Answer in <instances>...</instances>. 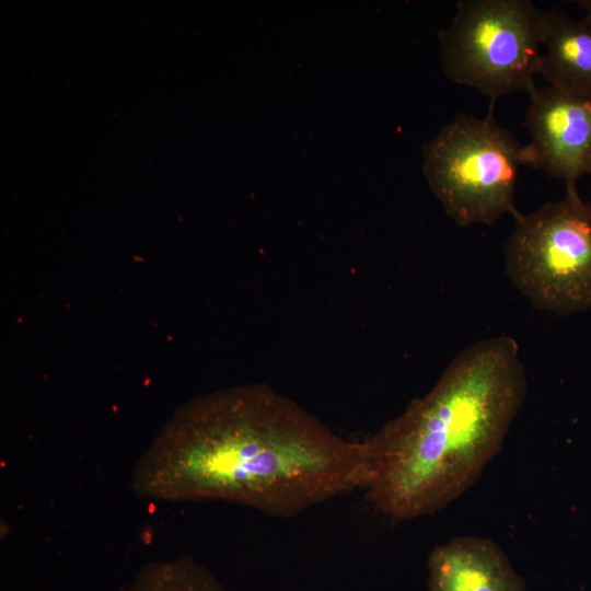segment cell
I'll return each mask as SVG.
<instances>
[{
	"mask_svg": "<svg viewBox=\"0 0 591 591\" xmlns=\"http://www.w3.org/2000/svg\"><path fill=\"white\" fill-rule=\"evenodd\" d=\"M577 3L586 12V18L591 21V0H580Z\"/></svg>",
	"mask_w": 591,
	"mask_h": 591,
	"instance_id": "obj_10",
	"label": "cell"
},
{
	"mask_svg": "<svg viewBox=\"0 0 591 591\" xmlns=\"http://www.w3.org/2000/svg\"><path fill=\"white\" fill-rule=\"evenodd\" d=\"M525 395L515 339L500 335L463 348L426 395L364 440L363 489L373 507L407 520L455 501L500 452Z\"/></svg>",
	"mask_w": 591,
	"mask_h": 591,
	"instance_id": "obj_2",
	"label": "cell"
},
{
	"mask_svg": "<svg viewBox=\"0 0 591 591\" xmlns=\"http://www.w3.org/2000/svg\"><path fill=\"white\" fill-rule=\"evenodd\" d=\"M505 252L506 273L537 310H591V204L577 189L529 213L518 212Z\"/></svg>",
	"mask_w": 591,
	"mask_h": 591,
	"instance_id": "obj_4",
	"label": "cell"
},
{
	"mask_svg": "<svg viewBox=\"0 0 591 591\" xmlns=\"http://www.w3.org/2000/svg\"><path fill=\"white\" fill-rule=\"evenodd\" d=\"M540 73L551 86L591 100V21L542 11Z\"/></svg>",
	"mask_w": 591,
	"mask_h": 591,
	"instance_id": "obj_8",
	"label": "cell"
},
{
	"mask_svg": "<svg viewBox=\"0 0 591 591\" xmlns=\"http://www.w3.org/2000/svg\"><path fill=\"white\" fill-rule=\"evenodd\" d=\"M127 591H228L207 568L192 559L152 563L134 578Z\"/></svg>",
	"mask_w": 591,
	"mask_h": 591,
	"instance_id": "obj_9",
	"label": "cell"
},
{
	"mask_svg": "<svg viewBox=\"0 0 591 591\" xmlns=\"http://www.w3.org/2000/svg\"><path fill=\"white\" fill-rule=\"evenodd\" d=\"M427 570L428 591H526L501 547L486 537L461 535L434 546Z\"/></svg>",
	"mask_w": 591,
	"mask_h": 591,
	"instance_id": "obj_7",
	"label": "cell"
},
{
	"mask_svg": "<svg viewBox=\"0 0 591 591\" xmlns=\"http://www.w3.org/2000/svg\"><path fill=\"white\" fill-rule=\"evenodd\" d=\"M528 165L525 144L484 117L456 115L424 146V173L447 215L460 227L490 224L518 213L514 189Z\"/></svg>",
	"mask_w": 591,
	"mask_h": 591,
	"instance_id": "obj_3",
	"label": "cell"
},
{
	"mask_svg": "<svg viewBox=\"0 0 591 591\" xmlns=\"http://www.w3.org/2000/svg\"><path fill=\"white\" fill-rule=\"evenodd\" d=\"M529 96L528 165L577 189L578 179L591 174V100L551 85L535 88Z\"/></svg>",
	"mask_w": 591,
	"mask_h": 591,
	"instance_id": "obj_6",
	"label": "cell"
},
{
	"mask_svg": "<svg viewBox=\"0 0 591 591\" xmlns=\"http://www.w3.org/2000/svg\"><path fill=\"white\" fill-rule=\"evenodd\" d=\"M542 11L530 0H462L439 33L441 62L454 82L491 101L530 94L540 73Z\"/></svg>",
	"mask_w": 591,
	"mask_h": 591,
	"instance_id": "obj_5",
	"label": "cell"
},
{
	"mask_svg": "<svg viewBox=\"0 0 591 591\" xmlns=\"http://www.w3.org/2000/svg\"><path fill=\"white\" fill-rule=\"evenodd\" d=\"M368 477L366 441L344 439L294 402L244 386L190 402L135 471V488L160 500H222L296 515Z\"/></svg>",
	"mask_w": 591,
	"mask_h": 591,
	"instance_id": "obj_1",
	"label": "cell"
}]
</instances>
